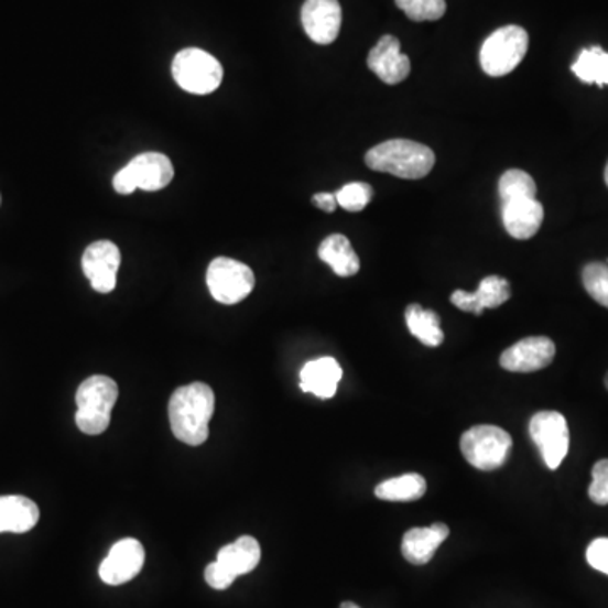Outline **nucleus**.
Returning a JSON list of instances; mask_svg holds the SVG:
<instances>
[{
  "label": "nucleus",
  "mask_w": 608,
  "mask_h": 608,
  "mask_svg": "<svg viewBox=\"0 0 608 608\" xmlns=\"http://www.w3.org/2000/svg\"><path fill=\"white\" fill-rule=\"evenodd\" d=\"M170 424L173 435L189 446H199L210 435V421L215 413V392L210 386L193 382L176 389L171 395Z\"/></svg>",
  "instance_id": "f257e3e1"
},
{
  "label": "nucleus",
  "mask_w": 608,
  "mask_h": 608,
  "mask_svg": "<svg viewBox=\"0 0 608 608\" xmlns=\"http://www.w3.org/2000/svg\"><path fill=\"white\" fill-rule=\"evenodd\" d=\"M435 152L410 139H391L377 144L366 154V164L379 173L404 180H421L435 166Z\"/></svg>",
  "instance_id": "f03ea898"
},
{
  "label": "nucleus",
  "mask_w": 608,
  "mask_h": 608,
  "mask_svg": "<svg viewBox=\"0 0 608 608\" xmlns=\"http://www.w3.org/2000/svg\"><path fill=\"white\" fill-rule=\"evenodd\" d=\"M119 398L117 382L107 376H91L76 391V426L85 435L97 436L109 427Z\"/></svg>",
  "instance_id": "7ed1b4c3"
},
{
  "label": "nucleus",
  "mask_w": 608,
  "mask_h": 608,
  "mask_svg": "<svg viewBox=\"0 0 608 608\" xmlns=\"http://www.w3.org/2000/svg\"><path fill=\"white\" fill-rule=\"evenodd\" d=\"M173 177L174 166L166 154L142 152L113 176V189L119 195H131L135 189L160 192L173 182Z\"/></svg>",
  "instance_id": "20e7f679"
},
{
  "label": "nucleus",
  "mask_w": 608,
  "mask_h": 608,
  "mask_svg": "<svg viewBox=\"0 0 608 608\" xmlns=\"http://www.w3.org/2000/svg\"><path fill=\"white\" fill-rule=\"evenodd\" d=\"M174 82L193 95L214 94L224 80V68L215 56L198 47H186L173 59Z\"/></svg>",
  "instance_id": "39448f33"
},
{
  "label": "nucleus",
  "mask_w": 608,
  "mask_h": 608,
  "mask_svg": "<svg viewBox=\"0 0 608 608\" xmlns=\"http://www.w3.org/2000/svg\"><path fill=\"white\" fill-rule=\"evenodd\" d=\"M512 438L506 430L492 424H480L465 431L460 449L465 460L481 471H493L509 458Z\"/></svg>",
  "instance_id": "423d86ee"
},
{
  "label": "nucleus",
  "mask_w": 608,
  "mask_h": 608,
  "mask_svg": "<svg viewBox=\"0 0 608 608\" xmlns=\"http://www.w3.org/2000/svg\"><path fill=\"white\" fill-rule=\"evenodd\" d=\"M528 31L521 25H506L487 37L481 44V69L493 78L509 75L518 68L528 53Z\"/></svg>",
  "instance_id": "0eeeda50"
},
{
  "label": "nucleus",
  "mask_w": 608,
  "mask_h": 608,
  "mask_svg": "<svg viewBox=\"0 0 608 608\" xmlns=\"http://www.w3.org/2000/svg\"><path fill=\"white\" fill-rule=\"evenodd\" d=\"M207 284L215 301L221 304H237L252 293L256 275L243 262L217 258L208 265Z\"/></svg>",
  "instance_id": "6e6552de"
},
{
  "label": "nucleus",
  "mask_w": 608,
  "mask_h": 608,
  "mask_svg": "<svg viewBox=\"0 0 608 608\" xmlns=\"http://www.w3.org/2000/svg\"><path fill=\"white\" fill-rule=\"evenodd\" d=\"M529 435L540 449L546 467L556 470L569 449V430L565 416L557 411L534 414L529 423Z\"/></svg>",
  "instance_id": "1a4fd4ad"
},
{
  "label": "nucleus",
  "mask_w": 608,
  "mask_h": 608,
  "mask_svg": "<svg viewBox=\"0 0 608 608\" xmlns=\"http://www.w3.org/2000/svg\"><path fill=\"white\" fill-rule=\"evenodd\" d=\"M120 262L122 256L119 247L110 240H98L85 250L82 268L97 293L109 294L116 290Z\"/></svg>",
  "instance_id": "9d476101"
},
{
  "label": "nucleus",
  "mask_w": 608,
  "mask_h": 608,
  "mask_svg": "<svg viewBox=\"0 0 608 608\" xmlns=\"http://www.w3.org/2000/svg\"><path fill=\"white\" fill-rule=\"evenodd\" d=\"M554 355H556V345L551 338H522L500 355V367L509 372H538L553 362Z\"/></svg>",
  "instance_id": "9b49d317"
},
{
  "label": "nucleus",
  "mask_w": 608,
  "mask_h": 608,
  "mask_svg": "<svg viewBox=\"0 0 608 608\" xmlns=\"http://www.w3.org/2000/svg\"><path fill=\"white\" fill-rule=\"evenodd\" d=\"M144 560V547L138 540L127 538V540L119 541L113 544L106 560L101 562L100 572H98L101 582L112 585V587L131 582L141 573Z\"/></svg>",
  "instance_id": "f8f14e48"
},
{
  "label": "nucleus",
  "mask_w": 608,
  "mask_h": 608,
  "mask_svg": "<svg viewBox=\"0 0 608 608\" xmlns=\"http://www.w3.org/2000/svg\"><path fill=\"white\" fill-rule=\"evenodd\" d=\"M304 33L316 44H332L340 34L341 6L338 0H306L301 9Z\"/></svg>",
  "instance_id": "ddd939ff"
},
{
  "label": "nucleus",
  "mask_w": 608,
  "mask_h": 608,
  "mask_svg": "<svg viewBox=\"0 0 608 608\" xmlns=\"http://www.w3.org/2000/svg\"><path fill=\"white\" fill-rule=\"evenodd\" d=\"M367 66L388 85H398L404 82L411 73V62L401 53V43L398 37L386 34L377 41L370 50Z\"/></svg>",
  "instance_id": "4468645a"
},
{
  "label": "nucleus",
  "mask_w": 608,
  "mask_h": 608,
  "mask_svg": "<svg viewBox=\"0 0 608 608\" xmlns=\"http://www.w3.org/2000/svg\"><path fill=\"white\" fill-rule=\"evenodd\" d=\"M509 297H511L509 281L500 275H489V278L481 279L480 286L475 293L455 291L452 294V303L462 312L480 316L484 310L499 308L506 301H509Z\"/></svg>",
  "instance_id": "2eb2a0df"
},
{
  "label": "nucleus",
  "mask_w": 608,
  "mask_h": 608,
  "mask_svg": "<svg viewBox=\"0 0 608 608\" xmlns=\"http://www.w3.org/2000/svg\"><path fill=\"white\" fill-rule=\"evenodd\" d=\"M544 208L536 198L502 203V221L507 234L518 240H528L540 232Z\"/></svg>",
  "instance_id": "dca6fc26"
},
{
  "label": "nucleus",
  "mask_w": 608,
  "mask_h": 608,
  "mask_svg": "<svg viewBox=\"0 0 608 608\" xmlns=\"http://www.w3.org/2000/svg\"><path fill=\"white\" fill-rule=\"evenodd\" d=\"M448 536L449 528L443 522H436L427 528L410 529L402 538V556L411 565H426Z\"/></svg>",
  "instance_id": "f3484780"
},
{
  "label": "nucleus",
  "mask_w": 608,
  "mask_h": 608,
  "mask_svg": "<svg viewBox=\"0 0 608 608\" xmlns=\"http://www.w3.org/2000/svg\"><path fill=\"white\" fill-rule=\"evenodd\" d=\"M341 367L332 357L312 360L301 369L300 388L319 399H332L337 394L341 380Z\"/></svg>",
  "instance_id": "a211bd4d"
},
{
  "label": "nucleus",
  "mask_w": 608,
  "mask_h": 608,
  "mask_svg": "<svg viewBox=\"0 0 608 608\" xmlns=\"http://www.w3.org/2000/svg\"><path fill=\"white\" fill-rule=\"evenodd\" d=\"M40 522V507L22 496L0 497V532L31 531Z\"/></svg>",
  "instance_id": "6ab92c4d"
},
{
  "label": "nucleus",
  "mask_w": 608,
  "mask_h": 608,
  "mask_svg": "<svg viewBox=\"0 0 608 608\" xmlns=\"http://www.w3.org/2000/svg\"><path fill=\"white\" fill-rule=\"evenodd\" d=\"M319 259L340 278H351L360 271V259L350 240L341 234L326 237L318 249Z\"/></svg>",
  "instance_id": "aec40b11"
},
{
  "label": "nucleus",
  "mask_w": 608,
  "mask_h": 608,
  "mask_svg": "<svg viewBox=\"0 0 608 608\" xmlns=\"http://www.w3.org/2000/svg\"><path fill=\"white\" fill-rule=\"evenodd\" d=\"M217 562L232 575H247L258 568L261 562V546L252 536L239 538L236 543L227 544L218 551Z\"/></svg>",
  "instance_id": "412c9836"
},
{
  "label": "nucleus",
  "mask_w": 608,
  "mask_h": 608,
  "mask_svg": "<svg viewBox=\"0 0 608 608\" xmlns=\"http://www.w3.org/2000/svg\"><path fill=\"white\" fill-rule=\"evenodd\" d=\"M404 318L411 335L426 347H439L445 341L442 319L433 310H424L421 304H410L405 308Z\"/></svg>",
  "instance_id": "4be33fe9"
},
{
  "label": "nucleus",
  "mask_w": 608,
  "mask_h": 608,
  "mask_svg": "<svg viewBox=\"0 0 608 608\" xmlns=\"http://www.w3.org/2000/svg\"><path fill=\"white\" fill-rule=\"evenodd\" d=\"M426 489V480L420 474H405L380 481L376 487V497L388 502H413L424 497Z\"/></svg>",
  "instance_id": "5701e85b"
},
{
  "label": "nucleus",
  "mask_w": 608,
  "mask_h": 608,
  "mask_svg": "<svg viewBox=\"0 0 608 608\" xmlns=\"http://www.w3.org/2000/svg\"><path fill=\"white\" fill-rule=\"evenodd\" d=\"M572 72L578 76L583 84L608 85V53L600 46L587 47L579 53L576 62L573 63Z\"/></svg>",
  "instance_id": "b1692460"
},
{
  "label": "nucleus",
  "mask_w": 608,
  "mask_h": 608,
  "mask_svg": "<svg viewBox=\"0 0 608 608\" xmlns=\"http://www.w3.org/2000/svg\"><path fill=\"white\" fill-rule=\"evenodd\" d=\"M536 182L531 174L521 170H509L500 176V202H514V199L536 198Z\"/></svg>",
  "instance_id": "393cba45"
},
{
  "label": "nucleus",
  "mask_w": 608,
  "mask_h": 608,
  "mask_svg": "<svg viewBox=\"0 0 608 608\" xmlns=\"http://www.w3.org/2000/svg\"><path fill=\"white\" fill-rule=\"evenodd\" d=\"M583 286L598 304L608 310V264L591 262L582 272Z\"/></svg>",
  "instance_id": "a878e982"
},
{
  "label": "nucleus",
  "mask_w": 608,
  "mask_h": 608,
  "mask_svg": "<svg viewBox=\"0 0 608 608\" xmlns=\"http://www.w3.org/2000/svg\"><path fill=\"white\" fill-rule=\"evenodd\" d=\"M395 6L414 22L438 21L446 12L445 0H395Z\"/></svg>",
  "instance_id": "bb28decb"
},
{
  "label": "nucleus",
  "mask_w": 608,
  "mask_h": 608,
  "mask_svg": "<svg viewBox=\"0 0 608 608\" xmlns=\"http://www.w3.org/2000/svg\"><path fill=\"white\" fill-rule=\"evenodd\" d=\"M335 196H337V203L344 210L357 214V211H362L369 205L373 196V189L367 183H348L340 192L335 193Z\"/></svg>",
  "instance_id": "cd10ccee"
},
{
  "label": "nucleus",
  "mask_w": 608,
  "mask_h": 608,
  "mask_svg": "<svg viewBox=\"0 0 608 608\" xmlns=\"http://www.w3.org/2000/svg\"><path fill=\"white\" fill-rule=\"evenodd\" d=\"M588 496L598 506L608 503V460H600L595 464L591 470V484Z\"/></svg>",
  "instance_id": "c85d7f7f"
},
{
  "label": "nucleus",
  "mask_w": 608,
  "mask_h": 608,
  "mask_svg": "<svg viewBox=\"0 0 608 608\" xmlns=\"http://www.w3.org/2000/svg\"><path fill=\"white\" fill-rule=\"evenodd\" d=\"M587 562L591 568L608 575V538L591 541L587 550Z\"/></svg>",
  "instance_id": "c756f323"
},
{
  "label": "nucleus",
  "mask_w": 608,
  "mask_h": 608,
  "mask_svg": "<svg viewBox=\"0 0 608 608\" xmlns=\"http://www.w3.org/2000/svg\"><path fill=\"white\" fill-rule=\"evenodd\" d=\"M236 575H232L218 562L210 563L207 569H205V579H207L208 585L215 588V590H227L236 582Z\"/></svg>",
  "instance_id": "7c9ffc66"
},
{
  "label": "nucleus",
  "mask_w": 608,
  "mask_h": 608,
  "mask_svg": "<svg viewBox=\"0 0 608 608\" xmlns=\"http://www.w3.org/2000/svg\"><path fill=\"white\" fill-rule=\"evenodd\" d=\"M313 203H315L319 210L326 211V214H332V211L337 210L338 207L335 193H316V195L313 196Z\"/></svg>",
  "instance_id": "2f4dec72"
},
{
  "label": "nucleus",
  "mask_w": 608,
  "mask_h": 608,
  "mask_svg": "<svg viewBox=\"0 0 608 608\" xmlns=\"http://www.w3.org/2000/svg\"><path fill=\"white\" fill-rule=\"evenodd\" d=\"M340 608H360L359 605L354 604V601H344V604L340 605Z\"/></svg>",
  "instance_id": "473e14b6"
},
{
  "label": "nucleus",
  "mask_w": 608,
  "mask_h": 608,
  "mask_svg": "<svg viewBox=\"0 0 608 608\" xmlns=\"http://www.w3.org/2000/svg\"><path fill=\"white\" fill-rule=\"evenodd\" d=\"M605 183H607V186H608V163H607V167H605Z\"/></svg>",
  "instance_id": "72a5a7b5"
},
{
  "label": "nucleus",
  "mask_w": 608,
  "mask_h": 608,
  "mask_svg": "<svg viewBox=\"0 0 608 608\" xmlns=\"http://www.w3.org/2000/svg\"><path fill=\"white\" fill-rule=\"evenodd\" d=\"M605 386H607V389H608V373H607V377H605Z\"/></svg>",
  "instance_id": "f704fd0d"
},
{
  "label": "nucleus",
  "mask_w": 608,
  "mask_h": 608,
  "mask_svg": "<svg viewBox=\"0 0 608 608\" xmlns=\"http://www.w3.org/2000/svg\"><path fill=\"white\" fill-rule=\"evenodd\" d=\"M0 202H2V198H0Z\"/></svg>",
  "instance_id": "c9c22d12"
}]
</instances>
